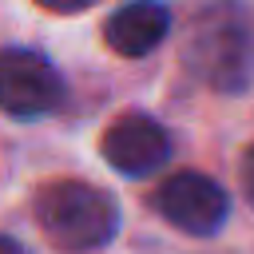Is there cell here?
Masks as SVG:
<instances>
[{"instance_id": "cell-1", "label": "cell", "mask_w": 254, "mask_h": 254, "mask_svg": "<svg viewBox=\"0 0 254 254\" xmlns=\"http://www.w3.org/2000/svg\"><path fill=\"white\" fill-rule=\"evenodd\" d=\"M36 222L52 246H60L67 254H87V250H99L115 238L119 202L91 183L64 179V183H52L40 190Z\"/></svg>"}, {"instance_id": "cell-2", "label": "cell", "mask_w": 254, "mask_h": 254, "mask_svg": "<svg viewBox=\"0 0 254 254\" xmlns=\"http://www.w3.org/2000/svg\"><path fill=\"white\" fill-rule=\"evenodd\" d=\"M187 60L214 91H242L254 75V32L242 12H210L198 24Z\"/></svg>"}, {"instance_id": "cell-3", "label": "cell", "mask_w": 254, "mask_h": 254, "mask_svg": "<svg viewBox=\"0 0 254 254\" xmlns=\"http://www.w3.org/2000/svg\"><path fill=\"white\" fill-rule=\"evenodd\" d=\"M64 99V75L56 64L32 48H4L0 52V111L12 119H40L52 115Z\"/></svg>"}, {"instance_id": "cell-4", "label": "cell", "mask_w": 254, "mask_h": 254, "mask_svg": "<svg viewBox=\"0 0 254 254\" xmlns=\"http://www.w3.org/2000/svg\"><path fill=\"white\" fill-rule=\"evenodd\" d=\"M155 210L179 226L183 234H198V238H210L222 230L226 214H230V198L226 190L210 179V175H198V171H179L171 179L159 183L155 190Z\"/></svg>"}, {"instance_id": "cell-5", "label": "cell", "mask_w": 254, "mask_h": 254, "mask_svg": "<svg viewBox=\"0 0 254 254\" xmlns=\"http://www.w3.org/2000/svg\"><path fill=\"white\" fill-rule=\"evenodd\" d=\"M107 167H115L119 175L127 179H143L151 171H159L171 155V135L159 119L143 115V111H131V115H119L107 131H103V143H99Z\"/></svg>"}, {"instance_id": "cell-6", "label": "cell", "mask_w": 254, "mask_h": 254, "mask_svg": "<svg viewBox=\"0 0 254 254\" xmlns=\"http://www.w3.org/2000/svg\"><path fill=\"white\" fill-rule=\"evenodd\" d=\"M171 32V12L159 4V0H135V4H123L107 16L103 24V40L115 56H127V60H139L147 52H155L163 44V36Z\"/></svg>"}, {"instance_id": "cell-7", "label": "cell", "mask_w": 254, "mask_h": 254, "mask_svg": "<svg viewBox=\"0 0 254 254\" xmlns=\"http://www.w3.org/2000/svg\"><path fill=\"white\" fill-rule=\"evenodd\" d=\"M36 4L48 12H79V8H91L95 0H36Z\"/></svg>"}, {"instance_id": "cell-8", "label": "cell", "mask_w": 254, "mask_h": 254, "mask_svg": "<svg viewBox=\"0 0 254 254\" xmlns=\"http://www.w3.org/2000/svg\"><path fill=\"white\" fill-rule=\"evenodd\" d=\"M242 187H246V198L254 202V147H250L246 159H242Z\"/></svg>"}, {"instance_id": "cell-9", "label": "cell", "mask_w": 254, "mask_h": 254, "mask_svg": "<svg viewBox=\"0 0 254 254\" xmlns=\"http://www.w3.org/2000/svg\"><path fill=\"white\" fill-rule=\"evenodd\" d=\"M0 254H28L24 242H16L12 234H0Z\"/></svg>"}]
</instances>
